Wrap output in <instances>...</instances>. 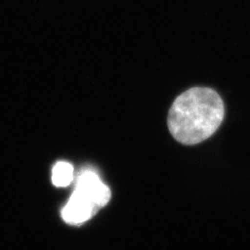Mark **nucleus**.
<instances>
[{"instance_id":"1","label":"nucleus","mask_w":250,"mask_h":250,"mask_svg":"<svg viewBox=\"0 0 250 250\" xmlns=\"http://www.w3.org/2000/svg\"><path fill=\"white\" fill-rule=\"evenodd\" d=\"M224 101L215 90L193 87L173 101L168 127L179 143L197 145L214 134L224 121Z\"/></svg>"},{"instance_id":"2","label":"nucleus","mask_w":250,"mask_h":250,"mask_svg":"<svg viewBox=\"0 0 250 250\" xmlns=\"http://www.w3.org/2000/svg\"><path fill=\"white\" fill-rule=\"evenodd\" d=\"M111 197L108 187L92 170L79 174L75 190L65 208L63 219L71 224H80L90 219L100 208L107 205Z\"/></svg>"},{"instance_id":"3","label":"nucleus","mask_w":250,"mask_h":250,"mask_svg":"<svg viewBox=\"0 0 250 250\" xmlns=\"http://www.w3.org/2000/svg\"><path fill=\"white\" fill-rule=\"evenodd\" d=\"M73 179V166L71 163L60 161L54 166L52 183L58 188L68 187Z\"/></svg>"}]
</instances>
